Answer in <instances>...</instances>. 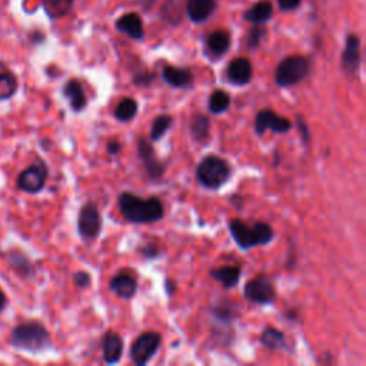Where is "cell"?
<instances>
[{
  "mask_svg": "<svg viewBox=\"0 0 366 366\" xmlns=\"http://www.w3.org/2000/svg\"><path fill=\"white\" fill-rule=\"evenodd\" d=\"M137 110H139V105H137V102L132 98H125L118 103L116 107H114L113 116L119 122H130L137 114Z\"/></svg>",
  "mask_w": 366,
  "mask_h": 366,
  "instance_id": "83f0119b",
  "label": "cell"
},
{
  "mask_svg": "<svg viewBox=\"0 0 366 366\" xmlns=\"http://www.w3.org/2000/svg\"><path fill=\"white\" fill-rule=\"evenodd\" d=\"M160 345H162V336L159 332L148 331L137 336L130 347V359L136 366H145L156 355Z\"/></svg>",
  "mask_w": 366,
  "mask_h": 366,
  "instance_id": "52a82bcc",
  "label": "cell"
},
{
  "mask_svg": "<svg viewBox=\"0 0 366 366\" xmlns=\"http://www.w3.org/2000/svg\"><path fill=\"white\" fill-rule=\"evenodd\" d=\"M73 284L80 288V289H87L92 284V278L90 274L85 270H79V272H75L73 273Z\"/></svg>",
  "mask_w": 366,
  "mask_h": 366,
  "instance_id": "836d02e7",
  "label": "cell"
},
{
  "mask_svg": "<svg viewBox=\"0 0 366 366\" xmlns=\"http://www.w3.org/2000/svg\"><path fill=\"white\" fill-rule=\"evenodd\" d=\"M164 80L175 87V89H183L188 87L193 83V75L188 69H182L176 66H166L162 72Z\"/></svg>",
  "mask_w": 366,
  "mask_h": 366,
  "instance_id": "ac0fdd59",
  "label": "cell"
},
{
  "mask_svg": "<svg viewBox=\"0 0 366 366\" xmlns=\"http://www.w3.org/2000/svg\"><path fill=\"white\" fill-rule=\"evenodd\" d=\"M118 204L123 219L136 225L155 223L165 215L164 202L155 196L143 199L132 192H122Z\"/></svg>",
  "mask_w": 366,
  "mask_h": 366,
  "instance_id": "6da1fadb",
  "label": "cell"
},
{
  "mask_svg": "<svg viewBox=\"0 0 366 366\" xmlns=\"http://www.w3.org/2000/svg\"><path fill=\"white\" fill-rule=\"evenodd\" d=\"M311 72V63L305 56H288L277 67L274 83L279 87H290L301 83Z\"/></svg>",
  "mask_w": 366,
  "mask_h": 366,
  "instance_id": "5b68a950",
  "label": "cell"
},
{
  "mask_svg": "<svg viewBox=\"0 0 366 366\" xmlns=\"http://www.w3.org/2000/svg\"><path fill=\"white\" fill-rule=\"evenodd\" d=\"M231 48V36L225 31H216L208 37V49L215 58L223 56Z\"/></svg>",
  "mask_w": 366,
  "mask_h": 366,
  "instance_id": "484cf974",
  "label": "cell"
},
{
  "mask_svg": "<svg viewBox=\"0 0 366 366\" xmlns=\"http://www.w3.org/2000/svg\"><path fill=\"white\" fill-rule=\"evenodd\" d=\"M211 278L220 282L225 289L235 288L242 277V270L238 266H223L211 270Z\"/></svg>",
  "mask_w": 366,
  "mask_h": 366,
  "instance_id": "cb8c5ba5",
  "label": "cell"
},
{
  "mask_svg": "<svg viewBox=\"0 0 366 366\" xmlns=\"http://www.w3.org/2000/svg\"><path fill=\"white\" fill-rule=\"evenodd\" d=\"M75 0H43L44 12L52 19H60L72 9Z\"/></svg>",
  "mask_w": 366,
  "mask_h": 366,
  "instance_id": "f1b7e54d",
  "label": "cell"
},
{
  "mask_svg": "<svg viewBox=\"0 0 366 366\" xmlns=\"http://www.w3.org/2000/svg\"><path fill=\"white\" fill-rule=\"evenodd\" d=\"M102 232V216L98 206L87 202L82 206L78 215V234L83 242L89 243L98 239Z\"/></svg>",
  "mask_w": 366,
  "mask_h": 366,
  "instance_id": "ba28073f",
  "label": "cell"
},
{
  "mask_svg": "<svg viewBox=\"0 0 366 366\" xmlns=\"http://www.w3.org/2000/svg\"><path fill=\"white\" fill-rule=\"evenodd\" d=\"M263 35H265V31L261 29V28L252 29L249 36H247V48L249 49H256L258 46L261 44L262 39H263Z\"/></svg>",
  "mask_w": 366,
  "mask_h": 366,
  "instance_id": "1f68e13d",
  "label": "cell"
},
{
  "mask_svg": "<svg viewBox=\"0 0 366 366\" xmlns=\"http://www.w3.org/2000/svg\"><path fill=\"white\" fill-rule=\"evenodd\" d=\"M6 305H8V297H6L5 292L2 289H0V313H2L5 311Z\"/></svg>",
  "mask_w": 366,
  "mask_h": 366,
  "instance_id": "f35d334b",
  "label": "cell"
},
{
  "mask_svg": "<svg viewBox=\"0 0 366 366\" xmlns=\"http://www.w3.org/2000/svg\"><path fill=\"white\" fill-rule=\"evenodd\" d=\"M243 295L246 301L252 304L270 305L274 301V297H277V289H274L272 281L266 274H259V277L246 282Z\"/></svg>",
  "mask_w": 366,
  "mask_h": 366,
  "instance_id": "9c48e42d",
  "label": "cell"
},
{
  "mask_svg": "<svg viewBox=\"0 0 366 366\" xmlns=\"http://www.w3.org/2000/svg\"><path fill=\"white\" fill-rule=\"evenodd\" d=\"M141 254H142V256L145 259L152 261V259H155V258L159 256L160 249H159V246L155 242H149V243H146V245H143L141 247Z\"/></svg>",
  "mask_w": 366,
  "mask_h": 366,
  "instance_id": "e575fe53",
  "label": "cell"
},
{
  "mask_svg": "<svg viewBox=\"0 0 366 366\" xmlns=\"http://www.w3.org/2000/svg\"><path fill=\"white\" fill-rule=\"evenodd\" d=\"M116 28L119 32L128 35L129 37L134 40H141L143 37V23H142L141 16L136 13L123 15L116 21Z\"/></svg>",
  "mask_w": 366,
  "mask_h": 366,
  "instance_id": "d6986e66",
  "label": "cell"
},
{
  "mask_svg": "<svg viewBox=\"0 0 366 366\" xmlns=\"http://www.w3.org/2000/svg\"><path fill=\"white\" fill-rule=\"evenodd\" d=\"M155 80V75L153 73H149V72H143V73H137L134 78H133V83L136 86L139 87H148L153 83Z\"/></svg>",
  "mask_w": 366,
  "mask_h": 366,
  "instance_id": "d590c367",
  "label": "cell"
},
{
  "mask_svg": "<svg viewBox=\"0 0 366 366\" xmlns=\"http://www.w3.org/2000/svg\"><path fill=\"white\" fill-rule=\"evenodd\" d=\"M109 289L121 299H132L137 292V281L129 273H118L109 282Z\"/></svg>",
  "mask_w": 366,
  "mask_h": 366,
  "instance_id": "9a60e30c",
  "label": "cell"
},
{
  "mask_svg": "<svg viewBox=\"0 0 366 366\" xmlns=\"http://www.w3.org/2000/svg\"><path fill=\"white\" fill-rule=\"evenodd\" d=\"M48 176H49L48 165H46L43 159L37 157L32 165H29L26 169H23L19 173L16 179V186L21 192L36 195L43 191Z\"/></svg>",
  "mask_w": 366,
  "mask_h": 366,
  "instance_id": "8992f818",
  "label": "cell"
},
{
  "mask_svg": "<svg viewBox=\"0 0 366 366\" xmlns=\"http://www.w3.org/2000/svg\"><path fill=\"white\" fill-rule=\"evenodd\" d=\"M9 345L31 354H39L52 347V338L46 326L36 320L15 326L9 335Z\"/></svg>",
  "mask_w": 366,
  "mask_h": 366,
  "instance_id": "7a4b0ae2",
  "label": "cell"
},
{
  "mask_svg": "<svg viewBox=\"0 0 366 366\" xmlns=\"http://www.w3.org/2000/svg\"><path fill=\"white\" fill-rule=\"evenodd\" d=\"M261 345L269 351H288V340L282 331L277 328H265L259 338Z\"/></svg>",
  "mask_w": 366,
  "mask_h": 366,
  "instance_id": "7402d4cb",
  "label": "cell"
},
{
  "mask_svg": "<svg viewBox=\"0 0 366 366\" xmlns=\"http://www.w3.org/2000/svg\"><path fill=\"white\" fill-rule=\"evenodd\" d=\"M63 96L69 101L72 110L79 113L87 106V96L85 94V89L78 79L67 80L63 86Z\"/></svg>",
  "mask_w": 366,
  "mask_h": 366,
  "instance_id": "2e32d148",
  "label": "cell"
},
{
  "mask_svg": "<svg viewBox=\"0 0 366 366\" xmlns=\"http://www.w3.org/2000/svg\"><path fill=\"white\" fill-rule=\"evenodd\" d=\"M136 149H137V156H139V159L142 160L148 177L152 182H157L162 179L165 175L166 166L157 159L155 148L152 146V142L145 139V137L142 136L137 137Z\"/></svg>",
  "mask_w": 366,
  "mask_h": 366,
  "instance_id": "30bf717a",
  "label": "cell"
},
{
  "mask_svg": "<svg viewBox=\"0 0 366 366\" xmlns=\"http://www.w3.org/2000/svg\"><path fill=\"white\" fill-rule=\"evenodd\" d=\"M340 64H342V71L348 73L349 76L358 73L360 66V40L356 35H349L347 37L345 49L342 52Z\"/></svg>",
  "mask_w": 366,
  "mask_h": 366,
  "instance_id": "7c38bea8",
  "label": "cell"
},
{
  "mask_svg": "<svg viewBox=\"0 0 366 366\" xmlns=\"http://www.w3.org/2000/svg\"><path fill=\"white\" fill-rule=\"evenodd\" d=\"M232 168L223 157L216 155L204 156L196 166V179L200 185L209 191L220 189L231 179Z\"/></svg>",
  "mask_w": 366,
  "mask_h": 366,
  "instance_id": "277c9868",
  "label": "cell"
},
{
  "mask_svg": "<svg viewBox=\"0 0 366 366\" xmlns=\"http://www.w3.org/2000/svg\"><path fill=\"white\" fill-rule=\"evenodd\" d=\"M216 9V0H188L186 10L192 21L202 23Z\"/></svg>",
  "mask_w": 366,
  "mask_h": 366,
  "instance_id": "ffe728a7",
  "label": "cell"
},
{
  "mask_svg": "<svg viewBox=\"0 0 366 366\" xmlns=\"http://www.w3.org/2000/svg\"><path fill=\"white\" fill-rule=\"evenodd\" d=\"M6 262L13 269V272L19 274V277L26 279L35 277L36 273L35 265L21 250H9L6 254Z\"/></svg>",
  "mask_w": 366,
  "mask_h": 366,
  "instance_id": "e0dca14e",
  "label": "cell"
},
{
  "mask_svg": "<svg viewBox=\"0 0 366 366\" xmlns=\"http://www.w3.org/2000/svg\"><path fill=\"white\" fill-rule=\"evenodd\" d=\"M292 129V122L286 118H282L272 109H262L258 112L255 118V133L262 136L265 132L270 130L274 133H288Z\"/></svg>",
  "mask_w": 366,
  "mask_h": 366,
  "instance_id": "8fae6325",
  "label": "cell"
},
{
  "mask_svg": "<svg viewBox=\"0 0 366 366\" xmlns=\"http://www.w3.org/2000/svg\"><path fill=\"white\" fill-rule=\"evenodd\" d=\"M296 125H297V130H299V133H301L302 143L306 146L311 141V132H309V126L306 125V122L304 121L301 114H296Z\"/></svg>",
  "mask_w": 366,
  "mask_h": 366,
  "instance_id": "d6a6232c",
  "label": "cell"
},
{
  "mask_svg": "<svg viewBox=\"0 0 366 366\" xmlns=\"http://www.w3.org/2000/svg\"><path fill=\"white\" fill-rule=\"evenodd\" d=\"M231 107V96L225 90L216 89L209 96V112L214 114H222Z\"/></svg>",
  "mask_w": 366,
  "mask_h": 366,
  "instance_id": "f546056e",
  "label": "cell"
},
{
  "mask_svg": "<svg viewBox=\"0 0 366 366\" xmlns=\"http://www.w3.org/2000/svg\"><path fill=\"white\" fill-rule=\"evenodd\" d=\"M211 133V121L206 114H196L191 122V134L196 142H204Z\"/></svg>",
  "mask_w": 366,
  "mask_h": 366,
  "instance_id": "4316f807",
  "label": "cell"
},
{
  "mask_svg": "<svg viewBox=\"0 0 366 366\" xmlns=\"http://www.w3.org/2000/svg\"><path fill=\"white\" fill-rule=\"evenodd\" d=\"M103 359L107 365H116L121 362L123 355V340L113 331H107L102 338Z\"/></svg>",
  "mask_w": 366,
  "mask_h": 366,
  "instance_id": "5bb4252c",
  "label": "cell"
},
{
  "mask_svg": "<svg viewBox=\"0 0 366 366\" xmlns=\"http://www.w3.org/2000/svg\"><path fill=\"white\" fill-rule=\"evenodd\" d=\"M173 119L169 114H160L157 116L150 128V134H149V139L150 142H157L162 139V137L166 134V132L172 128Z\"/></svg>",
  "mask_w": 366,
  "mask_h": 366,
  "instance_id": "4dcf8cb0",
  "label": "cell"
},
{
  "mask_svg": "<svg viewBox=\"0 0 366 366\" xmlns=\"http://www.w3.org/2000/svg\"><path fill=\"white\" fill-rule=\"evenodd\" d=\"M278 3L282 10H293L296 8H299L301 0H278Z\"/></svg>",
  "mask_w": 366,
  "mask_h": 366,
  "instance_id": "8d00e7d4",
  "label": "cell"
},
{
  "mask_svg": "<svg viewBox=\"0 0 366 366\" xmlns=\"http://www.w3.org/2000/svg\"><path fill=\"white\" fill-rule=\"evenodd\" d=\"M19 83L16 75L10 71L9 66L0 62V101H8L15 96Z\"/></svg>",
  "mask_w": 366,
  "mask_h": 366,
  "instance_id": "603a6c76",
  "label": "cell"
},
{
  "mask_svg": "<svg viewBox=\"0 0 366 366\" xmlns=\"http://www.w3.org/2000/svg\"><path fill=\"white\" fill-rule=\"evenodd\" d=\"M227 227L238 247L245 252L269 245L274 238L272 226L265 222H256L254 226H247L241 219H232L229 220Z\"/></svg>",
  "mask_w": 366,
  "mask_h": 366,
  "instance_id": "3957f363",
  "label": "cell"
},
{
  "mask_svg": "<svg viewBox=\"0 0 366 366\" xmlns=\"http://www.w3.org/2000/svg\"><path fill=\"white\" fill-rule=\"evenodd\" d=\"M211 315H212V319L215 320V324L223 325V326H229V325H232L236 320L238 311H236V306L232 302L219 301V302H216L212 306Z\"/></svg>",
  "mask_w": 366,
  "mask_h": 366,
  "instance_id": "44dd1931",
  "label": "cell"
},
{
  "mask_svg": "<svg viewBox=\"0 0 366 366\" xmlns=\"http://www.w3.org/2000/svg\"><path fill=\"white\" fill-rule=\"evenodd\" d=\"M273 15V6L268 0L256 3L254 8H250L245 13V19L252 23V25H263L268 20H270Z\"/></svg>",
  "mask_w": 366,
  "mask_h": 366,
  "instance_id": "d4e9b609",
  "label": "cell"
},
{
  "mask_svg": "<svg viewBox=\"0 0 366 366\" xmlns=\"http://www.w3.org/2000/svg\"><path fill=\"white\" fill-rule=\"evenodd\" d=\"M106 149H107V153L112 155V156H113V155H119L121 150H122V145H121L119 141H110V142L107 143Z\"/></svg>",
  "mask_w": 366,
  "mask_h": 366,
  "instance_id": "74e56055",
  "label": "cell"
},
{
  "mask_svg": "<svg viewBox=\"0 0 366 366\" xmlns=\"http://www.w3.org/2000/svg\"><path fill=\"white\" fill-rule=\"evenodd\" d=\"M226 78L235 86H246L254 78V67L245 58L234 59L226 69Z\"/></svg>",
  "mask_w": 366,
  "mask_h": 366,
  "instance_id": "4fadbf2b",
  "label": "cell"
}]
</instances>
